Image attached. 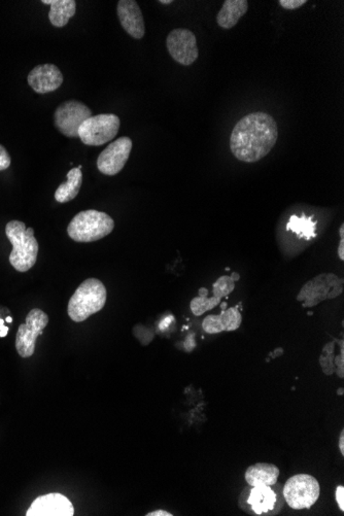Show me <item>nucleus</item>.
I'll list each match as a JSON object with an SVG mask.
<instances>
[{
	"instance_id": "nucleus-8",
	"label": "nucleus",
	"mask_w": 344,
	"mask_h": 516,
	"mask_svg": "<svg viewBox=\"0 0 344 516\" xmlns=\"http://www.w3.org/2000/svg\"><path fill=\"white\" fill-rule=\"evenodd\" d=\"M343 290V278L335 274H320L303 285L298 300L303 302V306L310 308L327 299H333Z\"/></svg>"
},
{
	"instance_id": "nucleus-27",
	"label": "nucleus",
	"mask_w": 344,
	"mask_h": 516,
	"mask_svg": "<svg viewBox=\"0 0 344 516\" xmlns=\"http://www.w3.org/2000/svg\"><path fill=\"white\" fill-rule=\"evenodd\" d=\"M306 2H308L306 0H280L278 4H280L281 8L290 11V9L301 8Z\"/></svg>"
},
{
	"instance_id": "nucleus-3",
	"label": "nucleus",
	"mask_w": 344,
	"mask_h": 516,
	"mask_svg": "<svg viewBox=\"0 0 344 516\" xmlns=\"http://www.w3.org/2000/svg\"><path fill=\"white\" fill-rule=\"evenodd\" d=\"M108 292L103 283L96 278H88L81 283L69 300V318L76 323H82L104 308Z\"/></svg>"
},
{
	"instance_id": "nucleus-18",
	"label": "nucleus",
	"mask_w": 344,
	"mask_h": 516,
	"mask_svg": "<svg viewBox=\"0 0 344 516\" xmlns=\"http://www.w3.org/2000/svg\"><path fill=\"white\" fill-rule=\"evenodd\" d=\"M41 4L51 6L49 19L56 27H64L76 15V2L74 0H43Z\"/></svg>"
},
{
	"instance_id": "nucleus-17",
	"label": "nucleus",
	"mask_w": 344,
	"mask_h": 516,
	"mask_svg": "<svg viewBox=\"0 0 344 516\" xmlns=\"http://www.w3.org/2000/svg\"><path fill=\"white\" fill-rule=\"evenodd\" d=\"M248 9V2L246 0H226L217 16L218 26L223 29H231L246 15Z\"/></svg>"
},
{
	"instance_id": "nucleus-29",
	"label": "nucleus",
	"mask_w": 344,
	"mask_h": 516,
	"mask_svg": "<svg viewBox=\"0 0 344 516\" xmlns=\"http://www.w3.org/2000/svg\"><path fill=\"white\" fill-rule=\"evenodd\" d=\"M335 361L337 367L339 368V370H337V373L339 374L340 378H343V350H341L340 357H337Z\"/></svg>"
},
{
	"instance_id": "nucleus-7",
	"label": "nucleus",
	"mask_w": 344,
	"mask_h": 516,
	"mask_svg": "<svg viewBox=\"0 0 344 516\" xmlns=\"http://www.w3.org/2000/svg\"><path fill=\"white\" fill-rule=\"evenodd\" d=\"M121 121L113 113H101L87 118L79 129L84 145L98 146L113 141L120 129Z\"/></svg>"
},
{
	"instance_id": "nucleus-1",
	"label": "nucleus",
	"mask_w": 344,
	"mask_h": 516,
	"mask_svg": "<svg viewBox=\"0 0 344 516\" xmlns=\"http://www.w3.org/2000/svg\"><path fill=\"white\" fill-rule=\"evenodd\" d=\"M278 138L276 121L269 113L256 111L237 122L230 136V148L239 161L255 163L271 152Z\"/></svg>"
},
{
	"instance_id": "nucleus-12",
	"label": "nucleus",
	"mask_w": 344,
	"mask_h": 516,
	"mask_svg": "<svg viewBox=\"0 0 344 516\" xmlns=\"http://www.w3.org/2000/svg\"><path fill=\"white\" fill-rule=\"evenodd\" d=\"M132 146L133 143L131 138L127 136L120 137L113 143H109L97 159L98 171L108 176L118 174L126 165Z\"/></svg>"
},
{
	"instance_id": "nucleus-15",
	"label": "nucleus",
	"mask_w": 344,
	"mask_h": 516,
	"mask_svg": "<svg viewBox=\"0 0 344 516\" xmlns=\"http://www.w3.org/2000/svg\"><path fill=\"white\" fill-rule=\"evenodd\" d=\"M117 14L121 25L130 36L136 39H141L145 36V20L136 0H120L118 2Z\"/></svg>"
},
{
	"instance_id": "nucleus-23",
	"label": "nucleus",
	"mask_w": 344,
	"mask_h": 516,
	"mask_svg": "<svg viewBox=\"0 0 344 516\" xmlns=\"http://www.w3.org/2000/svg\"><path fill=\"white\" fill-rule=\"evenodd\" d=\"M234 287H236V281L232 280L231 276H222L216 281L215 285H213L215 297L218 299L224 298L234 290Z\"/></svg>"
},
{
	"instance_id": "nucleus-35",
	"label": "nucleus",
	"mask_w": 344,
	"mask_h": 516,
	"mask_svg": "<svg viewBox=\"0 0 344 516\" xmlns=\"http://www.w3.org/2000/svg\"><path fill=\"white\" fill-rule=\"evenodd\" d=\"M343 225H341L340 230H339V233H340L341 238H344V233H343Z\"/></svg>"
},
{
	"instance_id": "nucleus-34",
	"label": "nucleus",
	"mask_w": 344,
	"mask_h": 516,
	"mask_svg": "<svg viewBox=\"0 0 344 516\" xmlns=\"http://www.w3.org/2000/svg\"><path fill=\"white\" fill-rule=\"evenodd\" d=\"M231 278H232V280H233L234 281L239 280L238 274L236 273V272H234L233 276H231Z\"/></svg>"
},
{
	"instance_id": "nucleus-6",
	"label": "nucleus",
	"mask_w": 344,
	"mask_h": 516,
	"mask_svg": "<svg viewBox=\"0 0 344 516\" xmlns=\"http://www.w3.org/2000/svg\"><path fill=\"white\" fill-rule=\"evenodd\" d=\"M320 483L313 476L298 474L293 476L283 487V496L290 508L309 509L320 498Z\"/></svg>"
},
{
	"instance_id": "nucleus-25",
	"label": "nucleus",
	"mask_w": 344,
	"mask_h": 516,
	"mask_svg": "<svg viewBox=\"0 0 344 516\" xmlns=\"http://www.w3.org/2000/svg\"><path fill=\"white\" fill-rule=\"evenodd\" d=\"M333 343H329V348L330 350H328V346H325L324 348V355H320V364H322L323 369H324V371L326 370V368L328 367V374H331L332 372L334 371L333 369V364H332L331 358L332 355H333Z\"/></svg>"
},
{
	"instance_id": "nucleus-2",
	"label": "nucleus",
	"mask_w": 344,
	"mask_h": 516,
	"mask_svg": "<svg viewBox=\"0 0 344 516\" xmlns=\"http://www.w3.org/2000/svg\"><path fill=\"white\" fill-rule=\"evenodd\" d=\"M6 234L13 245L9 263L19 272L30 270L36 265L39 255V243L34 230L27 228L20 221H11L6 224Z\"/></svg>"
},
{
	"instance_id": "nucleus-9",
	"label": "nucleus",
	"mask_w": 344,
	"mask_h": 516,
	"mask_svg": "<svg viewBox=\"0 0 344 516\" xmlns=\"http://www.w3.org/2000/svg\"><path fill=\"white\" fill-rule=\"evenodd\" d=\"M49 324V317L41 309L29 311L25 324L20 325L16 335V350L22 358H30L36 350L37 337Z\"/></svg>"
},
{
	"instance_id": "nucleus-31",
	"label": "nucleus",
	"mask_w": 344,
	"mask_h": 516,
	"mask_svg": "<svg viewBox=\"0 0 344 516\" xmlns=\"http://www.w3.org/2000/svg\"><path fill=\"white\" fill-rule=\"evenodd\" d=\"M338 255L341 260H344V238H341L339 243Z\"/></svg>"
},
{
	"instance_id": "nucleus-19",
	"label": "nucleus",
	"mask_w": 344,
	"mask_h": 516,
	"mask_svg": "<svg viewBox=\"0 0 344 516\" xmlns=\"http://www.w3.org/2000/svg\"><path fill=\"white\" fill-rule=\"evenodd\" d=\"M66 176V183H61L55 192V199L60 203H66L78 196L83 183L82 166L71 169Z\"/></svg>"
},
{
	"instance_id": "nucleus-32",
	"label": "nucleus",
	"mask_w": 344,
	"mask_h": 516,
	"mask_svg": "<svg viewBox=\"0 0 344 516\" xmlns=\"http://www.w3.org/2000/svg\"><path fill=\"white\" fill-rule=\"evenodd\" d=\"M344 433L343 431L341 432L340 434V438H339V448H340V452L344 455Z\"/></svg>"
},
{
	"instance_id": "nucleus-22",
	"label": "nucleus",
	"mask_w": 344,
	"mask_h": 516,
	"mask_svg": "<svg viewBox=\"0 0 344 516\" xmlns=\"http://www.w3.org/2000/svg\"><path fill=\"white\" fill-rule=\"evenodd\" d=\"M225 331H234L238 329L241 324V315L237 308H232L224 311L221 315Z\"/></svg>"
},
{
	"instance_id": "nucleus-30",
	"label": "nucleus",
	"mask_w": 344,
	"mask_h": 516,
	"mask_svg": "<svg viewBox=\"0 0 344 516\" xmlns=\"http://www.w3.org/2000/svg\"><path fill=\"white\" fill-rule=\"evenodd\" d=\"M146 516H172L173 515H171V513L167 512V511L164 510H156L153 511V512H148V515H146Z\"/></svg>"
},
{
	"instance_id": "nucleus-13",
	"label": "nucleus",
	"mask_w": 344,
	"mask_h": 516,
	"mask_svg": "<svg viewBox=\"0 0 344 516\" xmlns=\"http://www.w3.org/2000/svg\"><path fill=\"white\" fill-rule=\"evenodd\" d=\"M27 516H74V508L71 502L59 492L39 496L32 502Z\"/></svg>"
},
{
	"instance_id": "nucleus-21",
	"label": "nucleus",
	"mask_w": 344,
	"mask_h": 516,
	"mask_svg": "<svg viewBox=\"0 0 344 516\" xmlns=\"http://www.w3.org/2000/svg\"><path fill=\"white\" fill-rule=\"evenodd\" d=\"M221 299L213 296V298H206V296L196 297L191 302V310L194 313L195 315L199 317V315H203L208 310H211L213 308L220 304Z\"/></svg>"
},
{
	"instance_id": "nucleus-24",
	"label": "nucleus",
	"mask_w": 344,
	"mask_h": 516,
	"mask_svg": "<svg viewBox=\"0 0 344 516\" xmlns=\"http://www.w3.org/2000/svg\"><path fill=\"white\" fill-rule=\"evenodd\" d=\"M202 327H203L204 331L209 334H217L225 331L221 315H208L204 318Z\"/></svg>"
},
{
	"instance_id": "nucleus-10",
	"label": "nucleus",
	"mask_w": 344,
	"mask_h": 516,
	"mask_svg": "<svg viewBox=\"0 0 344 516\" xmlns=\"http://www.w3.org/2000/svg\"><path fill=\"white\" fill-rule=\"evenodd\" d=\"M92 117V111L83 102L69 100L58 106L54 113L55 126L64 136L79 137V129L87 118Z\"/></svg>"
},
{
	"instance_id": "nucleus-14",
	"label": "nucleus",
	"mask_w": 344,
	"mask_h": 516,
	"mask_svg": "<svg viewBox=\"0 0 344 516\" xmlns=\"http://www.w3.org/2000/svg\"><path fill=\"white\" fill-rule=\"evenodd\" d=\"M27 82L37 94H46L59 89L64 74L54 64H41L28 74Z\"/></svg>"
},
{
	"instance_id": "nucleus-28",
	"label": "nucleus",
	"mask_w": 344,
	"mask_h": 516,
	"mask_svg": "<svg viewBox=\"0 0 344 516\" xmlns=\"http://www.w3.org/2000/svg\"><path fill=\"white\" fill-rule=\"evenodd\" d=\"M344 487L343 485L336 489V501L338 503L339 508L341 511L344 510Z\"/></svg>"
},
{
	"instance_id": "nucleus-33",
	"label": "nucleus",
	"mask_w": 344,
	"mask_h": 516,
	"mask_svg": "<svg viewBox=\"0 0 344 516\" xmlns=\"http://www.w3.org/2000/svg\"><path fill=\"white\" fill-rule=\"evenodd\" d=\"M159 2L162 4H172V0H159Z\"/></svg>"
},
{
	"instance_id": "nucleus-36",
	"label": "nucleus",
	"mask_w": 344,
	"mask_h": 516,
	"mask_svg": "<svg viewBox=\"0 0 344 516\" xmlns=\"http://www.w3.org/2000/svg\"><path fill=\"white\" fill-rule=\"evenodd\" d=\"M6 320H8V322H11V320H11V318H6Z\"/></svg>"
},
{
	"instance_id": "nucleus-11",
	"label": "nucleus",
	"mask_w": 344,
	"mask_h": 516,
	"mask_svg": "<svg viewBox=\"0 0 344 516\" xmlns=\"http://www.w3.org/2000/svg\"><path fill=\"white\" fill-rule=\"evenodd\" d=\"M166 46L174 61L183 66H190L198 59L196 36L189 29L178 28L172 30L167 36Z\"/></svg>"
},
{
	"instance_id": "nucleus-20",
	"label": "nucleus",
	"mask_w": 344,
	"mask_h": 516,
	"mask_svg": "<svg viewBox=\"0 0 344 516\" xmlns=\"http://www.w3.org/2000/svg\"><path fill=\"white\" fill-rule=\"evenodd\" d=\"M315 223L313 218L306 217H290L288 223V229L296 234L300 238L311 241L315 236Z\"/></svg>"
},
{
	"instance_id": "nucleus-26",
	"label": "nucleus",
	"mask_w": 344,
	"mask_h": 516,
	"mask_svg": "<svg viewBox=\"0 0 344 516\" xmlns=\"http://www.w3.org/2000/svg\"><path fill=\"white\" fill-rule=\"evenodd\" d=\"M11 156L4 146L0 145V171H6L11 166Z\"/></svg>"
},
{
	"instance_id": "nucleus-16",
	"label": "nucleus",
	"mask_w": 344,
	"mask_h": 516,
	"mask_svg": "<svg viewBox=\"0 0 344 516\" xmlns=\"http://www.w3.org/2000/svg\"><path fill=\"white\" fill-rule=\"evenodd\" d=\"M280 469L273 464L259 462L248 467L246 472V480L251 487L273 485L280 476Z\"/></svg>"
},
{
	"instance_id": "nucleus-5",
	"label": "nucleus",
	"mask_w": 344,
	"mask_h": 516,
	"mask_svg": "<svg viewBox=\"0 0 344 516\" xmlns=\"http://www.w3.org/2000/svg\"><path fill=\"white\" fill-rule=\"evenodd\" d=\"M280 485L246 487L239 497V507L251 515H276L283 506Z\"/></svg>"
},
{
	"instance_id": "nucleus-4",
	"label": "nucleus",
	"mask_w": 344,
	"mask_h": 516,
	"mask_svg": "<svg viewBox=\"0 0 344 516\" xmlns=\"http://www.w3.org/2000/svg\"><path fill=\"white\" fill-rule=\"evenodd\" d=\"M115 222L108 213L89 209L79 213L69 223L67 233L76 243H94L113 232Z\"/></svg>"
}]
</instances>
